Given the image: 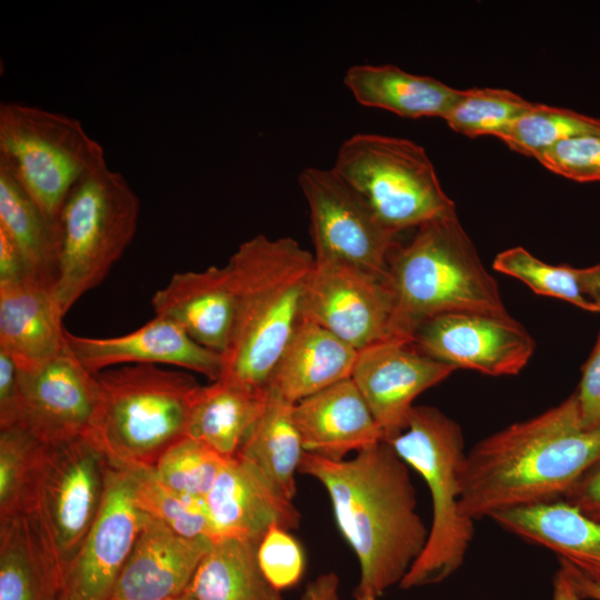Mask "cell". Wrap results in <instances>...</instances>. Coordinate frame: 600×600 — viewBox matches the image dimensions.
<instances>
[{
    "instance_id": "1",
    "label": "cell",
    "mask_w": 600,
    "mask_h": 600,
    "mask_svg": "<svg viewBox=\"0 0 600 600\" xmlns=\"http://www.w3.org/2000/svg\"><path fill=\"white\" fill-rule=\"evenodd\" d=\"M299 472L327 490L337 526L360 564L357 592L376 598L402 581L429 529L417 512L408 464L386 441L333 461L304 451Z\"/></svg>"
},
{
    "instance_id": "2",
    "label": "cell",
    "mask_w": 600,
    "mask_h": 600,
    "mask_svg": "<svg viewBox=\"0 0 600 600\" xmlns=\"http://www.w3.org/2000/svg\"><path fill=\"white\" fill-rule=\"evenodd\" d=\"M600 463V428L587 429L576 394L478 442L466 456L460 507L474 520L562 500Z\"/></svg>"
},
{
    "instance_id": "3",
    "label": "cell",
    "mask_w": 600,
    "mask_h": 600,
    "mask_svg": "<svg viewBox=\"0 0 600 600\" xmlns=\"http://www.w3.org/2000/svg\"><path fill=\"white\" fill-rule=\"evenodd\" d=\"M236 292V321L220 379L266 389L303 320L314 256L294 239L256 236L227 263Z\"/></svg>"
},
{
    "instance_id": "4",
    "label": "cell",
    "mask_w": 600,
    "mask_h": 600,
    "mask_svg": "<svg viewBox=\"0 0 600 600\" xmlns=\"http://www.w3.org/2000/svg\"><path fill=\"white\" fill-rule=\"evenodd\" d=\"M388 280L394 297L393 338L411 340L420 323L442 313L509 314L456 212L421 224L407 244H398Z\"/></svg>"
},
{
    "instance_id": "5",
    "label": "cell",
    "mask_w": 600,
    "mask_h": 600,
    "mask_svg": "<svg viewBox=\"0 0 600 600\" xmlns=\"http://www.w3.org/2000/svg\"><path fill=\"white\" fill-rule=\"evenodd\" d=\"M98 399L83 438L118 468H153L161 454L187 437L201 389L181 369L127 364L96 373Z\"/></svg>"
},
{
    "instance_id": "6",
    "label": "cell",
    "mask_w": 600,
    "mask_h": 600,
    "mask_svg": "<svg viewBox=\"0 0 600 600\" xmlns=\"http://www.w3.org/2000/svg\"><path fill=\"white\" fill-rule=\"evenodd\" d=\"M388 443L422 477L432 502L426 546L399 586L441 582L462 566L474 534L460 507L467 456L461 427L434 407L414 406L406 429Z\"/></svg>"
},
{
    "instance_id": "7",
    "label": "cell",
    "mask_w": 600,
    "mask_h": 600,
    "mask_svg": "<svg viewBox=\"0 0 600 600\" xmlns=\"http://www.w3.org/2000/svg\"><path fill=\"white\" fill-rule=\"evenodd\" d=\"M140 200L122 173L107 164L83 177L57 221L52 297L61 314L98 287L131 243Z\"/></svg>"
},
{
    "instance_id": "8",
    "label": "cell",
    "mask_w": 600,
    "mask_h": 600,
    "mask_svg": "<svg viewBox=\"0 0 600 600\" xmlns=\"http://www.w3.org/2000/svg\"><path fill=\"white\" fill-rule=\"evenodd\" d=\"M0 160L54 224L77 183L107 164L77 119L22 102L0 104Z\"/></svg>"
},
{
    "instance_id": "9",
    "label": "cell",
    "mask_w": 600,
    "mask_h": 600,
    "mask_svg": "<svg viewBox=\"0 0 600 600\" xmlns=\"http://www.w3.org/2000/svg\"><path fill=\"white\" fill-rule=\"evenodd\" d=\"M331 169L398 234L456 212L424 148L409 139L353 134Z\"/></svg>"
},
{
    "instance_id": "10",
    "label": "cell",
    "mask_w": 600,
    "mask_h": 600,
    "mask_svg": "<svg viewBox=\"0 0 600 600\" xmlns=\"http://www.w3.org/2000/svg\"><path fill=\"white\" fill-rule=\"evenodd\" d=\"M107 459L86 438L46 444L32 508L63 572L101 506Z\"/></svg>"
},
{
    "instance_id": "11",
    "label": "cell",
    "mask_w": 600,
    "mask_h": 600,
    "mask_svg": "<svg viewBox=\"0 0 600 600\" xmlns=\"http://www.w3.org/2000/svg\"><path fill=\"white\" fill-rule=\"evenodd\" d=\"M298 182L310 211L314 258L346 262L388 278L398 233L388 229L331 168H306Z\"/></svg>"
},
{
    "instance_id": "12",
    "label": "cell",
    "mask_w": 600,
    "mask_h": 600,
    "mask_svg": "<svg viewBox=\"0 0 600 600\" xmlns=\"http://www.w3.org/2000/svg\"><path fill=\"white\" fill-rule=\"evenodd\" d=\"M393 313L388 278L346 262L314 258L303 319L360 351L393 338Z\"/></svg>"
},
{
    "instance_id": "13",
    "label": "cell",
    "mask_w": 600,
    "mask_h": 600,
    "mask_svg": "<svg viewBox=\"0 0 600 600\" xmlns=\"http://www.w3.org/2000/svg\"><path fill=\"white\" fill-rule=\"evenodd\" d=\"M143 513L133 497L131 469L108 462L98 514L63 572L61 600H111L140 533Z\"/></svg>"
},
{
    "instance_id": "14",
    "label": "cell",
    "mask_w": 600,
    "mask_h": 600,
    "mask_svg": "<svg viewBox=\"0 0 600 600\" xmlns=\"http://www.w3.org/2000/svg\"><path fill=\"white\" fill-rule=\"evenodd\" d=\"M410 341L456 369L494 377L519 373L534 351L532 337L510 314L442 313L420 323Z\"/></svg>"
},
{
    "instance_id": "15",
    "label": "cell",
    "mask_w": 600,
    "mask_h": 600,
    "mask_svg": "<svg viewBox=\"0 0 600 600\" xmlns=\"http://www.w3.org/2000/svg\"><path fill=\"white\" fill-rule=\"evenodd\" d=\"M97 399L96 374L88 371L68 347L39 368L19 369L12 428L24 430L44 444L83 438Z\"/></svg>"
},
{
    "instance_id": "16",
    "label": "cell",
    "mask_w": 600,
    "mask_h": 600,
    "mask_svg": "<svg viewBox=\"0 0 600 600\" xmlns=\"http://www.w3.org/2000/svg\"><path fill=\"white\" fill-rule=\"evenodd\" d=\"M454 370L410 340L390 338L358 351L351 379L388 442L406 429L414 399Z\"/></svg>"
},
{
    "instance_id": "17",
    "label": "cell",
    "mask_w": 600,
    "mask_h": 600,
    "mask_svg": "<svg viewBox=\"0 0 600 600\" xmlns=\"http://www.w3.org/2000/svg\"><path fill=\"white\" fill-rule=\"evenodd\" d=\"M204 503L212 540L237 538L260 543L272 526L290 531L300 523L292 500L239 456L226 460Z\"/></svg>"
},
{
    "instance_id": "18",
    "label": "cell",
    "mask_w": 600,
    "mask_h": 600,
    "mask_svg": "<svg viewBox=\"0 0 600 600\" xmlns=\"http://www.w3.org/2000/svg\"><path fill=\"white\" fill-rule=\"evenodd\" d=\"M66 341L76 359L94 374L127 364H168L203 374L210 382L222 373L220 353L200 346L177 324L159 317L118 337H82L66 330Z\"/></svg>"
},
{
    "instance_id": "19",
    "label": "cell",
    "mask_w": 600,
    "mask_h": 600,
    "mask_svg": "<svg viewBox=\"0 0 600 600\" xmlns=\"http://www.w3.org/2000/svg\"><path fill=\"white\" fill-rule=\"evenodd\" d=\"M211 542L180 536L143 513L140 533L111 600H168L182 594Z\"/></svg>"
},
{
    "instance_id": "20",
    "label": "cell",
    "mask_w": 600,
    "mask_h": 600,
    "mask_svg": "<svg viewBox=\"0 0 600 600\" xmlns=\"http://www.w3.org/2000/svg\"><path fill=\"white\" fill-rule=\"evenodd\" d=\"M154 317L177 324L200 346L227 350L236 321L237 299L228 266L174 273L152 297Z\"/></svg>"
},
{
    "instance_id": "21",
    "label": "cell",
    "mask_w": 600,
    "mask_h": 600,
    "mask_svg": "<svg viewBox=\"0 0 600 600\" xmlns=\"http://www.w3.org/2000/svg\"><path fill=\"white\" fill-rule=\"evenodd\" d=\"M293 420L303 450L333 461L383 441L351 378L294 403Z\"/></svg>"
},
{
    "instance_id": "22",
    "label": "cell",
    "mask_w": 600,
    "mask_h": 600,
    "mask_svg": "<svg viewBox=\"0 0 600 600\" xmlns=\"http://www.w3.org/2000/svg\"><path fill=\"white\" fill-rule=\"evenodd\" d=\"M51 287L32 278L0 284V350L22 371L51 361L67 348Z\"/></svg>"
},
{
    "instance_id": "23",
    "label": "cell",
    "mask_w": 600,
    "mask_h": 600,
    "mask_svg": "<svg viewBox=\"0 0 600 600\" xmlns=\"http://www.w3.org/2000/svg\"><path fill=\"white\" fill-rule=\"evenodd\" d=\"M522 540L554 552L564 562L600 582V521L558 500L500 512L491 518Z\"/></svg>"
},
{
    "instance_id": "24",
    "label": "cell",
    "mask_w": 600,
    "mask_h": 600,
    "mask_svg": "<svg viewBox=\"0 0 600 600\" xmlns=\"http://www.w3.org/2000/svg\"><path fill=\"white\" fill-rule=\"evenodd\" d=\"M358 351L303 319L278 360L266 389L291 403L351 378Z\"/></svg>"
},
{
    "instance_id": "25",
    "label": "cell",
    "mask_w": 600,
    "mask_h": 600,
    "mask_svg": "<svg viewBox=\"0 0 600 600\" xmlns=\"http://www.w3.org/2000/svg\"><path fill=\"white\" fill-rule=\"evenodd\" d=\"M63 569L32 512L0 520V600H61Z\"/></svg>"
},
{
    "instance_id": "26",
    "label": "cell",
    "mask_w": 600,
    "mask_h": 600,
    "mask_svg": "<svg viewBox=\"0 0 600 600\" xmlns=\"http://www.w3.org/2000/svg\"><path fill=\"white\" fill-rule=\"evenodd\" d=\"M343 82L360 104L410 119H443L460 91L432 77L409 73L392 64L351 66Z\"/></svg>"
},
{
    "instance_id": "27",
    "label": "cell",
    "mask_w": 600,
    "mask_h": 600,
    "mask_svg": "<svg viewBox=\"0 0 600 600\" xmlns=\"http://www.w3.org/2000/svg\"><path fill=\"white\" fill-rule=\"evenodd\" d=\"M266 389L219 379L202 386L191 409L187 437L226 459L234 458L259 420Z\"/></svg>"
},
{
    "instance_id": "28",
    "label": "cell",
    "mask_w": 600,
    "mask_h": 600,
    "mask_svg": "<svg viewBox=\"0 0 600 600\" xmlns=\"http://www.w3.org/2000/svg\"><path fill=\"white\" fill-rule=\"evenodd\" d=\"M258 546L237 538L212 540L183 593L192 600H282L260 568Z\"/></svg>"
},
{
    "instance_id": "29",
    "label": "cell",
    "mask_w": 600,
    "mask_h": 600,
    "mask_svg": "<svg viewBox=\"0 0 600 600\" xmlns=\"http://www.w3.org/2000/svg\"><path fill=\"white\" fill-rule=\"evenodd\" d=\"M0 229L14 243L31 276L52 288L58 236L52 223L0 160Z\"/></svg>"
},
{
    "instance_id": "30",
    "label": "cell",
    "mask_w": 600,
    "mask_h": 600,
    "mask_svg": "<svg viewBox=\"0 0 600 600\" xmlns=\"http://www.w3.org/2000/svg\"><path fill=\"white\" fill-rule=\"evenodd\" d=\"M264 409L237 456L256 466L287 498L296 494V472L304 453L293 404L266 389Z\"/></svg>"
},
{
    "instance_id": "31",
    "label": "cell",
    "mask_w": 600,
    "mask_h": 600,
    "mask_svg": "<svg viewBox=\"0 0 600 600\" xmlns=\"http://www.w3.org/2000/svg\"><path fill=\"white\" fill-rule=\"evenodd\" d=\"M44 448L24 430H0V520L31 510Z\"/></svg>"
},
{
    "instance_id": "32",
    "label": "cell",
    "mask_w": 600,
    "mask_h": 600,
    "mask_svg": "<svg viewBox=\"0 0 600 600\" xmlns=\"http://www.w3.org/2000/svg\"><path fill=\"white\" fill-rule=\"evenodd\" d=\"M138 509L187 538L212 540L204 500L179 493L162 483L152 468L131 469Z\"/></svg>"
},
{
    "instance_id": "33",
    "label": "cell",
    "mask_w": 600,
    "mask_h": 600,
    "mask_svg": "<svg viewBox=\"0 0 600 600\" xmlns=\"http://www.w3.org/2000/svg\"><path fill=\"white\" fill-rule=\"evenodd\" d=\"M533 103L507 89L460 90L443 120L453 131L470 138H499Z\"/></svg>"
},
{
    "instance_id": "34",
    "label": "cell",
    "mask_w": 600,
    "mask_h": 600,
    "mask_svg": "<svg viewBox=\"0 0 600 600\" xmlns=\"http://www.w3.org/2000/svg\"><path fill=\"white\" fill-rule=\"evenodd\" d=\"M594 131H600V119L534 102L498 139L511 150L538 159L566 139Z\"/></svg>"
},
{
    "instance_id": "35",
    "label": "cell",
    "mask_w": 600,
    "mask_h": 600,
    "mask_svg": "<svg viewBox=\"0 0 600 600\" xmlns=\"http://www.w3.org/2000/svg\"><path fill=\"white\" fill-rule=\"evenodd\" d=\"M492 267L522 281L538 294L564 300L586 311L600 312L583 291L579 268L547 263L522 247L498 253Z\"/></svg>"
},
{
    "instance_id": "36",
    "label": "cell",
    "mask_w": 600,
    "mask_h": 600,
    "mask_svg": "<svg viewBox=\"0 0 600 600\" xmlns=\"http://www.w3.org/2000/svg\"><path fill=\"white\" fill-rule=\"evenodd\" d=\"M226 460L203 443L184 437L161 454L152 470L172 490L204 500Z\"/></svg>"
},
{
    "instance_id": "37",
    "label": "cell",
    "mask_w": 600,
    "mask_h": 600,
    "mask_svg": "<svg viewBox=\"0 0 600 600\" xmlns=\"http://www.w3.org/2000/svg\"><path fill=\"white\" fill-rule=\"evenodd\" d=\"M548 170L577 182L600 181V131L566 139L537 159Z\"/></svg>"
},
{
    "instance_id": "38",
    "label": "cell",
    "mask_w": 600,
    "mask_h": 600,
    "mask_svg": "<svg viewBox=\"0 0 600 600\" xmlns=\"http://www.w3.org/2000/svg\"><path fill=\"white\" fill-rule=\"evenodd\" d=\"M258 560L267 580L280 592L297 584L304 570L299 542L278 526H272L260 541Z\"/></svg>"
},
{
    "instance_id": "39",
    "label": "cell",
    "mask_w": 600,
    "mask_h": 600,
    "mask_svg": "<svg viewBox=\"0 0 600 600\" xmlns=\"http://www.w3.org/2000/svg\"><path fill=\"white\" fill-rule=\"evenodd\" d=\"M576 398L583 426L600 428V333L582 368V376Z\"/></svg>"
},
{
    "instance_id": "40",
    "label": "cell",
    "mask_w": 600,
    "mask_h": 600,
    "mask_svg": "<svg viewBox=\"0 0 600 600\" xmlns=\"http://www.w3.org/2000/svg\"><path fill=\"white\" fill-rule=\"evenodd\" d=\"M562 500L600 521V463L589 470Z\"/></svg>"
},
{
    "instance_id": "41",
    "label": "cell",
    "mask_w": 600,
    "mask_h": 600,
    "mask_svg": "<svg viewBox=\"0 0 600 600\" xmlns=\"http://www.w3.org/2000/svg\"><path fill=\"white\" fill-rule=\"evenodd\" d=\"M19 368L14 360L0 350V430L10 429L14 422Z\"/></svg>"
},
{
    "instance_id": "42",
    "label": "cell",
    "mask_w": 600,
    "mask_h": 600,
    "mask_svg": "<svg viewBox=\"0 0 600 600\" xmlns=\"http://www.w3.org/2000/svg\"><path fill=\"white\" fill-rule=\"evenodd\" d=\"M34 279L19 250L9 236L0 229V284Z\"/></svg>"
},
{
    "instance_id": "43",
    "label": "cell",
    "mask_w": 600,
    "mask_h": 600,
    "mask_svg": "<svg viewBox=\"0 0 600 600\" xmlns=\"http://www.w3.org/2000/svg\"><path fill=\"white\" fill-rule=\"evenodd\" d=\"M299 600H341L338 576L333 572L320 574L307 586Z\"/></svg>"
},
{
    "instance_id": "44",
    "label": "cell",
    "mask_w": 600,
    "mask_h": 600,
    "mask_svg": "<svg viewBox=\"0 0 600 600\" xmlns=\"http://www.w3.org/2000/svg\"><path fill=\"white\" fill-rule=\"evenodd\" d=\"M560 567L566 571L582 599L600 600V582L590 579L564 562H560Z\"/></svg>"
},
{
    "instance_id": "45",
    "label": "cell",
    "mask_w": 600,
    "mask_h": 600,
    "mask_svg": "<svg viewBox=\"0 0 600 600\" xmlns=\"http://www.w3.org/2000/svg\"><path fill=\"white\" fill-rule=\"evenodd\" d=\"M581 281L584 293L600 310V264L582 268Z\"/></svg>"
},
{
    "instance_id": "46",
    "label": "cell",
    "mask_w": 600,
    "mask_h": 600,
    "mask_svg": "<svg viewBox=\"0 0 600 600\" xmlns=\"http://www.w3.org/2000/svg\"><path fill=\"white\" fill-rule=\"evenodd\" d=\"M553 600H583L561 567L553 579Z\"/></svg>"
},
{
    "instance_id": "47",
    "label": "cell",
    "mask_w": 600,
    "mask_h": 600,
    "mask_svg": "<svg viewBox=\"0 0 600 600\" xmlns=\"http://www.w3.org/2000/svg\"><path fill=\"white\" fill-rule=\"evenodd\" d=\"M356 600H376L377 598L371 594V593H367V592H357L356 591Z\"/></svg>"
},
{
    "instance_id": "48",
    "label": "cell",
    "mask_w": 600,
    "mask_h": 600,
    "mask_svg": "<svg viewBox=\"0 0 600 600\" xmlns=\"http://www.w3.org/2000/svg\"><path fill=\"white\" fill-rule=\"evenodd\" d=\"M168 600H192L190 597H188L187 594L182 593L178 597H174V598H171V599H168Z\"/></svg>"
}]
</instances>
